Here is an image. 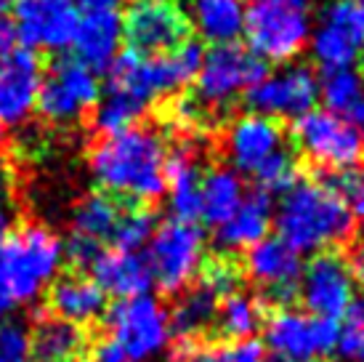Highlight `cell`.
<instances>
[{"label": "cell", "mask_w": 364, "mask_h": 362, "mask_svg": "<svg viewBox=\"0 0 364 362\" xmlns=\"http://www.w3.org/2000/svg\"><path fill=\"white\" fill-rule=\"evenodd\" d=\"M165 139L149 125L107 133L88 152L93 179L102 192L122 202H152L165 192Z\"/></svg>", "instance_id": "cell-1"}, {"label": "cell", "mask_w": 364, "mask_h": 362, "mask_svg": "<svg viewBox=\"0 0 364 362\" xmlns=\"http://www.w3.org/2000/svg\"><path fill=\"white\" fill-rule=\"evenodd\" d=\"M279 240L295 253H327L351 237L354 213L322 181L295 179L274 211Z\"/></svg>", "instance_id": "cell-2"}, {"label": "cell", "mask_w": 364, "mask_h": 362, "mask_svg": "<svg viewBox=\"0 0 364 362\" xmlns=\"http://www.w3.org/2000/svg\"><path fill=\"white\" fill-rule=\"evenodd\" d=\"M64 242L43 224H24L0 248V288L11 304H32L56 280Z\"/></svg>", "instance_id": "cell-3"}, {"label": "cell", "mask_w": 364, "mask_h": 362, "mask_svg": "<svg viewBox=\"0 0 364 362\" xmlns=\"http://www.w3.org/2000/svg\"><path fill=\"white\" fill-rule=\"evenodd\" d=\"M112 343L128 362H154L168 352L173 325L168 306L157 296H136L117 301L107 317Z\"/></svg>", "instance_id": "cell-4"}, {"label": "cell", "mask_w": 364, "mask_h": 362, "mask_svg": "<svg viewBox=\"0 0 364 362\" xmlns=\"http://www.w3.org/2000/svg\"><path fill=\"white\" fill-rule=\"evenodd\" d=\"M205 253V234L194 222L157 224L154 234L146 242V267L152 282L165 293H181L200 274Z\"/></svg>", "instance_id": "cell-5"}, {"label": "cell", "mask_w": 364, "mask_h": 362, "mask_svg": "<svg viewBox=\"0 0 364 362\" xmlns=\"http://www.w3.org/2000/svg\"><path fill=\"white\" fill-rule=\"evenodd\" d=\"M269 75L266 61H261L247 48L229 43V46H213L203 56L200 72H197V90L192 93V101L205 110H218L232 104L240 93L253 88Z\"/></svg>", "instance_id": "cell-6"}, {"label": "cell", "mask_w": 364, "mask_h": 362, "mask_svg": "<svg viewBox=\"0 0 364 362\" xmlns=\"http://www.w3.org/2000/svg\"><path fill=\"white\" fill-rule=\"evenodd\" d=\"M250 53L261 61H290L304 51L311 21L309 11L277 3H253L245 9V27Z\"/></svg>", "instance_id": "cell-7"}, {"label": "cell", "mask_w": 364, "mask_h": 362, "mask_svg": "<svg viewBox=\"0 0 364 362\" xmlns=\"http://www.w3.org/2000/svg\"><path fill=\"white\" fill-rule=\"evenodd\" d=\"M99 104V81L77 59L59 56L43 70L38 107L43 118L53 125H70L82 120L88 110Z\"/></svg>", "instance_id": "cell-8"}, {"label": "cell", "mask_w": 364, "mask_h": 362, "mask_svg": "<svg viewBox=\"0 0 364 362\" xmlns=\"http://www.w3.org/2000/svg\"><path fill=\"white\" fill-rule=\"evenodd\" d=\"M293 141L324 171H343L364 157L362 131L327 110L301 115L293 125Z\"/></svg>", "instance_id": "cell-9"}, {"label": "cell", "mask_w": 364, "mask_h": 362, "mask_svg": "<svg viewBox=\"0 0 364 362\" xmlns=\"http://www.w3.org/2000/svg\"><path fill=\"white\" fill-rule=\"evenodd\" d=\"M122 35L128 51L144 59L165 56L192 41V24L173 0H144L133 3L122 16Z\"/></svg>", "instance_id": "cell-10"}, {"label": "cell", "mask_w": 364, "mask_h": 362, "mask_svg": "<svg viewBox=\"0 0 364 362\" xmlns=\"http://www.w3.org/2000/svg\"><path fill=\"white\" fill-rule=\"evenodd\" d=\"M263 336H266L272 354L277 357L319 362V357L335 352L341 328H338V322L314 317L309 312L279 309L266 320Z\"/></svg>", "instance_id": "cell-11"}, {"label": "cell", "mask_w": 364, "mask_h": 362, "mask_svg": "<svg viewBox=\"0 0 364 362\" xmlns=\"http://www.w3.org/2000/svg\"><path fill=\"white\" fill-rule=\"evenodd\" d=\"M319 99V78L311 67L295 64L282 72L266 75L261 83L245 90V107L263 118H301L314 110Z\"/></svg>", "instance_id": "cell-12"}, {"label": "cell", "mask_w": 364, "mask_h": 362, "mask_svg": "<svg viewBox=\"0 0 364 362\" xmlns=\"http://www.w3.org/2000/svg\"><path fill=\"white\" fill-rule=\"evenodd\" d=\"M316 64L327 70H348L364 53V6L359 0H333L322 14L311 41Z\"/></svg>", "instance_id": "cell-13"}, {"label": "cell", "mask_w": 364, "mask_h": 362, "mask_svg": "<svg viewBox=\"0 0 364 362\" xmlns=\"http://www.w3.org/2000/svg\"><path fill=\"white\" fill-rule=\"evenodd\" d=\"M298 296L306 312L322 320H343L351 301L356 299L354 272L343 256L338 253H319L301 274Z\"/></svg>", "instance_id": "cell-14"}, {"label": "cell", "mask_w": 364, "mask_h": 362, "mask_svg": "<svg viewBox=\"0 0 364 362\" xmlns=\"http://www.w3.org/2000/svg\"><path fill=\"white\" fill-rule=\"evenodd\" d=\"M14 16L24 48L61 51L75 41L80 11L72 0H14Z\"/></svg>", "instance_id": "cell-15"}, {"label": "cell", "mask_w": 364, "mask_h": 362, "mask_svg": "<svg viewBox=\"0 0 364 362\" xmlns=\"http://www.w3.org/2000/svg\"><path fill=\"white\" fill-rule=\"evenodd\" d=\"M43 61L30 48H16L0 59V125L19 128L38 107L43 83Z\"/></svg>", "instance_id": "cell-16"}, {"label": "cell", "mask_w": 364, "mask_h": 362, "mask_svg": "<svg viewBox=\"0 0 364 362\" xmlns=\"http://www.w3.org/2000/svg\"><path fill=\"white\" fill-rule=\"evenodd\" d=\"M245 272L261 288L266 299L290 301L301 285L304 262H301V253H295L279 237H266L247 251Z\"/></svg>", "instance_id": "cell-17"}, {"label": "cell", "mask_w": 364, "mask_h": 362, "mask_svg": "<svg viewBox=\"0 0 364 362\" xmlns=\"http://www.w3.org/2000/svg\"><path fill=\"white\" fill-rule=\"evenodd\" d=\"M279 150H284V131L282 125L263 115H242L229 125L223 136V152L237 171L255 173L269 157H274Z\"/></svg>", "instance_id": "cell-18"}, {"label": "cell", "mask_w": 364, "mask_h": 362, "mask_svg": "<svg viewBox=\"0 0 364 362\" xmlns=\"http://www.w3.org/2000/svg\"><path fill=\"white\" fill-rule=\"evenodd\" d=\"M272 195L255 187L250 195H245L242 205L234 211V216L226 224L218 227L215 242L223 253L250 251L253 245L266 240V232L274 222Z\"/></svg>", "instance_id": "cell-19"}, {"label": "cell", "mask_w": 364, "mask_h": 362, "mask_svg": "<svg viewBox=\"0 0 364 362\" xmlns=\"http://www.w3.org/2000/svg\"><path fill=\"white\" fill-rule=\"evenodd\" d=\"M122 38V16L117 11H99V14H82L75 30V51L77 61L88 70H109L114 56L120 53Z\"/></svg>", "instance_id": "cell-20"}, {"label": "cell", "mask_w": 364, "mask_h": 362, "mask_svg": "<svg viewBox=\"0 0 364 362\" xmlns=\"http://www.w3.org/2000/svg\"><path fill=\"white\" fill-rule=\"evenodd\" d=\"M93 282L109 293L114 299H136V296H146L152 288V274L146 267V259L141 253L128 251H104L96 262H93Z\"/></svg>", "instance_id": "cell-21"}, {"label": "cell", "mask_w": 364, "mask_h": 362, "mask_svg": "<svg viewBox=\"0 0 364 362\" xmlns=\"http://www.w3.org/2000/svg\"><path fill=\"white\" fill-rule=\"evenodd\" d=\"M51 309L53 317L70 322V325H91L107 312V293L82 274H67L53 282L51 288Z\"/></svg>", "instance_id": "cell-22"}, {"label": "cell", "mask_w": 364, "mask_h": 362, "mask_svg": "<svg viewBox=\"0 0 364 362\" xmlns=\"http://www.w3.org/2000/svg\"><path fill=\"white\" fill-rule=\"evenodd\" d=\"M181 11L192 30H197V35L213 46H229L242 35V0H183Z\"/></svg>", "instance_id": "cell-23"}, {"label": "cell", "mask_w": 364, "mask_h": 362, "mask_svg": "<svg viewBox=\"0 0 364 362\" xmlns=\"http://www.w3.org/2000/svg\"><path fill=\"white\" fill-rule=\"evenodd\" d=\"M125 208H128L125 202L107 192H93L88 197H82L72 213L70 240L88 242L93 248L104 251V242L114 240V232H117Z\"/></svg>", "instance_id": "cell-24"}, {"label": "cell", "mask_w": 364, "mask_h": 362, "mask_svg": "<svg viewBox=\"0 0 364 362\" xmlns=\"http://www.w3.org/2000/svg\"><path fill=\"white\" fill-rule=\"evenodd\" d=\"M200 165L192 152L181 147L165 160V190L171 192V211L178 222L200 219Z\"/></svg>", "instance_id": "cell-25"}, {"label": "cell", "mask_w": 364, "mask_h": 362, "mask_svg": "<svg viewBox=\"0 0 364 362\" xmlns=\"http://www.w3.org/2000/svg\"><path fill=\"white\" fill-rule=\"evenodd\" d=\"M245 187L234 168H210L200 181V219L210 227H221L242 205Z\"/></svg>", "instance_id": "cell-26"}, {"label": "cell", "mask_w": 364, "mask_h": 362, "mask_svg": "<svg viewBox=\"0 0 364 362\" xmlns=\"http://www.w3.org/2000/svg\"><path fill=\"white\" fill-rule=\"evenodd\" d=\"M82 346L85 336L80 328L59 317H43L30 333L32 362H72L82 354Z\"/></svg>", "instance_id": "cell-27"}, {"label": "cell", "mask_w": 364, "mask_h": 362, "mask_svg": "<svg viewBox=\"0 0 364 362\" xmlns=\"http://www.w3.org/2000/svg\"><path fill=\"white\" fill-rule=\"evenodd\" d=\"M319 93L327 112L364 128V75L356 70H327L319 81Z\"/></svg>", "instance_id": "cell-28"}, {"label": "cell", "mask_w": 364, "mask_h": 362, "mask_svg": "<svg viewBox=\"0 0 364 362\" xmlns=\"http://www.w3.org/2000/svg\"><path fill=\"white\" fill-rule=\"evenodd\" d=\"M218 306H221V296L213 293L203 282H197L173 306L171 312L173 333L181 341H192L197 336H203L213 322H215V317H218Z\"/></svg>", "instance_id": "cell-29"}, {"label": "cell", "mask_w": 364, "mask_h": 362, "mask_svg": "<svg viewBox=\"0 0 364 362\" xmlns=\"http://www.w3.org/2000/svg\"><path fill=\"white\" fill-rule=\"evenodd\" d=\"M218 331L226 336V341H245L253 338L258 328L263 325V312L258 296L234 291L218 306Z\"/></svg>", "instance_id": "cell-30"}, {"label": "cell", "mask_w": 364, "mask_h": 362, "mask_svg": "<svg viewBox=\"0 0 364 362\" xmlns=\"http://www.w3.org/2000/svg\"><path fill=\"white\" fill-rule=\"evenodd\" d=\"M154 229H157V222L149 208H125L117 232H114V245L117 251L139 253L141 248H146Z\"/></svg>", "instance_id": "cell-31"}, {"label": "cell", "mask_w": 364, "mask_h": 362, "mask_svg": "<svg viewBox=\"0 0 364 362\" xmlns=\"http://www.w3.org/2000/svg\"><path fill=\"white\" fill-rule=\"evenodd\" d=\"M335 352L343 362H364V296H356L343 314V331Z\"/></svg>", "instance_id": "cell-32"}, {"label": "cell", "mask_w": 364, "mask_h": 362, "mask_svg": "<svg viewBox=\"0 0 364 362\" xmlns=\"http://www.w3.org/2000/svg\"><path fill=\"white\" fill-rule=\"evenodd\" d=\"M192 362H266V349L258 338L221 341L194 352Z\"/></svg>", "instance_id": "cell-33"}, {"label": "cell", "mask_w": 364, "mask_h": 362, "mask_svg": "<svg viewBox=\"0 0 364 362\" xmlns=\"http://www.w3.org/2000/svg\"><path fill=\"white\" fill-rule=\"evenodd\" d=\"M322 184L330 187L351 208V213L359 211L364 216V157L343 171H327Z\"/></svg>", "instance_id": "cell-34"}, {"label": "cell", "mask_w": 364, "mask_h": 362, "mask_svg": "<svg viewBox=\"0 0 364 362\" xmlns=\"http://www.w3.org/2000/svg\"><path fill=\"white\" fill-rule=\"evenodd\" d=\"M0 362H32L30 331L21 322L6 320L0 325Z\"/></svg>", "instance_id": "cell-35"}, {"label": "cell", "mask_w": 364, "mask_h": 362, "mask_svg": "<svg viewBox=\"0 0 364 362\" xmlns=\"http://www.w3.org/2000/svg\"><path fill=\"white\" fill-rule=\"evenodd\" d=\"M203 285H208L213 293H218L221 299H226L229 293L237 291V282H240V272L229 259H213V262L205 264L203 272Z\"/></svg>", "instance_id": "cell-36"}, {"label": "cell", "mask_w": 364, "mask_h": 362, "mask_svg": "<svg viewBox=\"0 0 364 362\" xmlns=\"http://www.w3.org/2000/svg\"><path fill=\"white\" fill-rule=\"evenodd\" d=\"M72 362H128V360L122 357V352L112 341H102L96 343V346H91L88 352H82L77 360Z\"/></svg>", "instance_id": "cell-37"}, {"label": "cell", "mask_w": 364, "mask_h": 362, "mask_svg": "<svg viewBox=\"0 0 364 362\" xmlns=\"http://www.w3.org/2000/svg\"><path fill=\"white\" fill-rule=\"evenodd\" d=\"M19 48V35H16V24L9 16H0V59H6L9 53Z\"/></svg>", "instance_id": "cell-38"}, {"label": "cell", "mask_w": 364, "mask_h": 362, "mask_svg": "<svg viewBox=\"0 0 364 362\" xmlns=\"http://www.w3.org/2000/svg\"><path fill=\"white\" fill-rule=\"evenodd\" d=\"M11 197H14V179H11V171L0 162V213H6Z\"/></svg>", "instance_id": "cell-39"}, {"label": "cell", "mask_w": 364, "mask_h": 362, "mask_svg": "<svg viewBox=\"0 0 364 362\" xmlns=\"http://www.w3.org/2000/svg\"><path fill=\"white\" fill-rule=\"evenodd\" d=\"M82 14H99V11H117L120 0H72Z\"/></svg>", "instance_id": "cell-40"}, {"label": "cell", "mask_w": 364, "mask_h": 362, "mask_svg": "<svg viewBox=\"0 0 364 362\" xmlns=\"http://www.w3.org/2000/svg\"><path fill=\"white\" fill-rule=\"evenodd\" d=\"M351 272H354V280H359L364 285V222H362V245L354 251V259L348 262Z\"/></svg>", "instance_id": "cell-41"}, {"label": "cell", "mask_w": 364, "mask_h": 362, "mask_svg": "<svg viewBox=\"0 0 364 362\" xmlns=\"http://www.w3.org/2000/svg\"><path fill=\"white\" fill-rule=\"evenodd\" d=\"M255 3H277V6H293V9H309V0H255Z\"/></svg>", "instance_id": "cell-42"}, {"label": "cell", "mask_w": 364, "mask_h": 362, "mask_svg": "<svg viewBox=\"0 0 364 362\" xmlns=\"http://www.w3.org/2000/svg\"><path fill=\"white\" fill-rule=\"evenodd\" d=\"M11 306H14V304H11V299L6 296V291L0 288V325L6 322V314L11 312Z\"/></svg>", "instance_id": "cell-43"}, {"label": "cell", "mask_w": 364, "mask_h": 362, "mask_svg": "<svg viewBox=\"0 0 364 362\" xmlns=\"http://www.w3.org/2000/svg\"><path fill=\"white\" fill-rule=\"evenodd\" d=\"M9 240V213H0V248Z\"/></svg>", "instance_id": "cell-44"}, {"label": "cell", "mask_w": 364, "mask_h": 362, "mask_svg": "<svg viewBox=\"0 0 364 362\" xmlns=\"http://www.w3.org/2000/svg\"><path fill=\"white\" fill-rule=\"evenodd\" d=\"M266 362H316V360H290V357H277V354H272V357H266Z\"/></svg>", "instance_id": "cell-45"}, {"label": "cell", "mask_w": 364, "mask_h": 362, "mask_svg": "<svg viewBox=\"0 0 364 362\" xmlns=\"http://www.w3.org/2000/svg\"><path fill=\"white\" fill-rule=\"evenodd\" d=\"M14 9V0H0V16H6V11Z\"/></svg>", "instance_id": "cell-46"}, {"label": "cell", "mask_w": 364, "mask_h": 362, "mask_svg": "<svg viewBox=\"0 0 364 362\" xmlns=\"http://www.w3.org/2000/svg\"><path fill=\"white\" fill-rule=\"evenodd\" d=\"M6 150V133H3V125H0V155Z\"/></svg>", "instance_id": "cell-47"}, {"label": "cell", "mask_w": 364, "mask_h": 362, "mask_svg": "<svg viewBox=\"0 0 364 362\" xmlns=\"http://www.w3.org/2000/svg\"><path fill=\"white\" fill-rule=\"evenodd\" d=\"M136 3H144V0H136Z\"/></svg>", "instance_id": "cell-48"}, {"label": "cell", "mask_w": 364, "mask_h": 362, "mask_svg": "<svg viewBox=\"0 0 364 362\" xmlns=\"http://www.w3.org/2000/svg\"><path fill=\"white\" fill-rule=\"evenodd\" d=\"M359 3H362V6H364V0H359Z\"/></svg>", "instance_id": "cell-49"}]
</instances>
